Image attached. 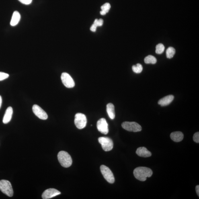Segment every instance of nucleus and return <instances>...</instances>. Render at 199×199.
<instances>
[{"instance_id":"19","label":"nucleus","mask_w":199,"mask_h":199,"mask_svg":"<svg viewBox=\"0 0 199 199\" xmlns=\"http://www.w3.org/2000/svg\"><path fill=\"white\" fill-rule=\"evenodd\" d=\"M175 53V49L172 47H169V48H167L166 52V54L167 58L170 59L172 58L173 56H174Z\"/></svg>"},{"instance_id":"23","label":"nucleus","mask_w":199,"mask_h":199,"mask_svg":"<svg viewBox=\"0 0 199 199\" xmlns=\"http://www.w3.org/2000/svg\"><path fill=\"white\" fill-rule=\"evenodd\" d=\"M9 77L8 74L3 73V72H0V81H3Z\"/></svg>"},{"instance_id":"1","label":"nucleus","mask_w":199,"mask_h":199,"mask_svg":"<svg viewBox=\"0 0 199 199\" xmlns=\"http://www.w3.org/2000/svg\"><path fill=\"white\" fill-rule=\"evenodd\" d=\"M153 174L152 170L146 167H138L134 171V175L135 178L142 181H146L147 177H151Z\"/></svg>"},{"instance_id":"16","label":"nucleus","mask_w":199,"mask_h":199,"mask_svg":"<svg viewBox=\"0 0 199 199\" xmlns=\"http://www.w3.org/2000/svg\"><path fill=\"white\" fill-rule=\"evenodd\" d=\"M21 19V15L18 11H15L13 12L11 17L10 24L11 26H16L20 21Z\"/></svg>"},{"instance_id":"25","label":"nucleus","mask_w":199,"mask_h":199,"mask_svg":"<svg viewBox=\"0 0 199 199\" xmlns=\"http://www.w3.org/2000/svg\"><path fill=\"white\" fill-rule=\"evenodd\" d=\"M21 3L24 4L28 5L32 2V0H18Z\"/></svg>"},{"instance_id":"3","label":"nucleus","mask_w":199,"mask_h":199,"mask_svg":"<svg viewBox=\"0 0 199 199\" xmlns=\"http://www.w3.org/2000/svg\"><path fill=\"white\" fill-rule=\"evenodd\" d=\"M0 190L8 196L11 197L13 196L12 187L9 181L5 179L0 181Z\"/></svg>"},{"instance_id":"12","label":"nucleus","mask_w":199,"mask_h":199,"mask_svg":"<svg viewBox=\"0 0 199 199\" xmlns=\"http://www.w3.org/2000/svg\"><path fill=\"white\" fill-rule=\"evenodd\" d=\"M174 99V96L173 95H169L160 99L158 103L161 106H166L172 102Z\"/></svg>"},{"instance_id":"29","label":"nucleus","mask_w":199,"mask_h":199,"mask_svg":"<svg viewBox=\"0 0 199 199\" xmlns=\"http://www.w3.org/2000/svg\"><path fill=\"white\" fill-rule=\"evenodd\" d=\"M100 13L101 15H106L107 13L104 11H100Z\"/></svg>"},{"instance_id":"30","label":"nucleus","mask_w":199,"mask_h":199,"mask_svg":"<svg viewBox=\"0 0 199 199\" xmlns=\"http://www.w3.org/2000/svg\"><path fill=\"white\" fill-rule=\"evenodd\" d=\"M2 104V97L0 95V108L1 107V105Z\"/></svg>"},{"instance_id":"27","label":"nucleus","mask_w":199,"mask_h":199,"mask_svg":"<svg viewBox=\"0 0 199 199\" xmlns=\"http://www.w3.org/2000/svg\"><path fill=\"white\" fill-rule=\"evenodd\" d=\"M103 20L102 19H100L98 20L99 26H101L103 25Z\"/></svg>"},{"instance_id":"7","label":"nucleus","mask_w":199,"mask_h":199,"mask_svg":"<svg viewBox=\"0 0 199 199\" xmlns=\"http://www.w3.org/2000/svg\"><path fill=\"white\" fill-rule=\"evenodd\" d=\"M99 142L101 144L103 149L105 151H111L113 148V142L110 138L101 137L99 138Z\"/></svg>"},{"instance_id":"9","label":"nucleus","mask_w":199,"mask_h":199,"mask_svg":"<svg viewBox=\"0 0 199 199\" xmlns=\"http://www.w3.org/2000/svg\"><path fill=\"white\" fill-rule=\"evenodd\" d=\"M97 129L101 133L105 135L108 133V124L105 118H101L97 122Z\"/></svg>"},{"instance_id":"22","label":"nucleus","mask_w":199,"mask_h":199,"mask_svg":"<svg viewBox=\"0 0 199 199\" xmlns=\"http://www.w3.org/2000/svg\"><path fill=\"white\" fill-rule=\"evenodd\" d=\"M111 8L110 4L108 3H106L104 4L101 7V11H103L106 13H108Z\"/></svg>"},{"instance_id":"4","label":"nucleus","mask_w":199,"mask_h":199,"mask_svg":"<svg viewBox=\"0 0 199 199\" xmlns=\"http://www.w3.org/2000/svg\"><path fill=\"white\" fill-rule=\"evenodd\" d=\"M100 170L103 177L106 180L110 183L113 184L115 181V178L110 169L106 166L102 165L100 166Z\"/></svg>"},{"instance_id":"20","label":"nucleus","mask_w":199,"mask_h":199,"mask_svg":"<svg viewBox=\"0 0 199 199\" xmlns=\"http://www.w3.org/2000/svg\"><path fill=\"white\" fill-rule=\"evenodd\" d=\"M132 69L134 73H140L143 70V67L141 64H137L136 65L132 66Z\"/></svg>"},{"instance_id":"11","label":"nucleus","mask_w":199,"mask_h":199,"mask_svg":"<svg viewBox=\"0 0 199 199\" xmlns=\"http://www.w3.org/2000/svg\"><path fill=\"white\" fill-rule=\"evenodd\" d=\"M61 193L59 191L54 188H49L45 191L42 195L43 199H48L60 195Z\"/></svg>"},{"instance_id":"10","label":"nucleus","mask_w":199,"mask_h":199,"mask_svg":"<svg viewBox=\"0 0 199 199\" xmlns=\"http://www.w3.org/2000/svg\"><path fill=\"white\" fill-rule=\"evenodd\" d=\"M32 110L35 115L40 119L46 120L48 118V116L46 113L38 105H33Z\"/></svg>"},{"instance_id":"13","label":"nucleus","mask_w":199,"mask_h":199,"mask_svg":"<svg viewBox=\"0 0 199 199\" xmlns=\"http://www.w3.org/2000/svg\"><path fill=\"white\" fill-rule=\"evenodd\" d=\"M13 110L12 107H9L6 111L4 116L3 122L4 124H7L10 122L12 118Z\"/></svg>"},{"instance_id":"28","label":"nucleus","mask_w":199,"mask_h":199,"mask_svg":"<svg viewBox=\"0 0 199 199\" xmlns=\"http://www.w3.org/2000/svg\"><path fill=\"white\" fill-rule=\"evenodd\" d=\"M196 191L197 192V194L198 196H199V186H197L196 187Z\"/></svg>"},{"instance_id":"2","label":"nucleus","mask_w":199,"mask_h":199,"mask_svg":"<svg viewBox=\"0 0 199 199\" xmlns=\"http://www.w3.org/2000/svg\"><path fill=\"white\" fill-rule=\"evenodd\" d=\"M58 158L60 164L64 167L67 168L71 166L73 163V160L71 156L65 151L60 152L58 153Z\"/></svg>"},{"instance_id":"26","label":"nucleus","mask_w":199,"mask_h":199,"mask_svg":"<svg viewBox=\"0 0 199 199\" xmlns=\"http://www.w3.org/2000/svg\"><path fill=\"white\" fill-rule=\"evenodd\" d=\"M97 27L96 26L93 24L91 27L90 30L93 32H95V31L96 30Z\"/></svg>"},{"instance_id":"18","label":"nucleus","mask_w":199,"mask_h":199,"mask_svg":"<svg viewBox=\"0 0 199 199\" xmlns=\"http://www.w3.org/2000/svg\"><path fill=\"white\" fill-rule=\"evenodd\" d=\"M144 62L146 64H155L157 62V60L155 57L151 55H149L145 58Z\"/></svg>"},{"instance_id":"17","label":"nucleus","mask_w":199,"mask_h":199,"mask_svg":"<svg viewBox=\"0 0 199 199\" xmlns=\"http://www.w3.org/2000/svg\"><path fill=\"white\" fill-rule=\"evenodd\" d=\"M107 112L109 117L111 119H114L115 117V108L114 105L112 103H108L107 105Z\"/></svg>"},{"instance_id":"21","label":"nucleus","mask_w":199,"mask_h":199,"mask_svg":"<svg viewBox=\"0 0 199 199\" xmlns=\"http://www.w3.org/2000/svg\"><path fill=\"white\" fill-rule=\"evenodd\" d=\"M165 49L164 46L162 44H159L156 46V53L158 54H161L164 51Z\"/></svg>"},{"instance_id":"24","label":"nucleus","mask_w":199,"mask_h":199,"mask_svg":"<svg viewBox=\"0 0 199 199\" xmlns=\"http://www.w3.org/2000/svg\"><path fill=\"white\" fill-rule=\"evenodd\" d=\"M193 140L197 143H199V133L197 132L194 134L193 136Z\"/></svg>"},{"instance_id":"8","label":"nucleus","mask_w":199,"mask_h":199,"mask_svg":"<svg viewBox=\"0 0 199 199\" xmlns=\"http://www.w3.org/2000/svg\"><path fill=\"white\" fill-rule=\"evenodd\" d=\"M61 79L62 83L66 87L71 88L75 86V82L69 74L66 73H62Z\"/></svg>"},{"instance_id":"15","label":"nucleus","mask_w":199,"mask_h":199,"mask_svg":"<svg viewBox=\"0 0 199 199\" xmlns=\"http://www.w3.org/2000/svg\"><path fill=\"white\" fill-rule=\"evenodd\" d=\"M170 136L171 139L175 142H179L182 141L184 138V135L182 132L180 131L171 133Z\"/></svg>"},{"instance_id":"14","label":"nucleus","mask_w":199,"mask_h":199,"mask_svg":"<svg viewBox=\"0 0 199 199\" xmlns=\"http://www.w3.org/2000/svg\"><path fill=\"white\" fill-rule=\"evenodd\" d=\"M136 153L139 157H149L152 155L151 152L144 147L138 148L136 150Z\"/></svg>"},{"instance_id":"6","label":"nucleus","mask_w":199,"mask_h":199,"mask_svg":"<svg viewBox=\"0 0 199 199\" xmlns=\"http://www.w3.org/2000/svg\"><path fill=\"white\" fill-rule=\"evenodd\" d=\"M122 126L124 129L129 131L138 132L142 130L141 126L135 122H124L122 123Z\"/></svg>"},{"instance_id":"5","label":"nucleus","mask_w":199,"mask_h":199,"mask_svg":"<svg viewBox=\"0 0 199 199\" xmlns=\"http://www.w3.org/2000/svg\"><path fill=\"white\" fill-rule=\"evenodd\" d=\"M74 122L77 128L82 129L85 127L86 125L87 120L86 116L82 113H77L75 115Z\"/></svg>"}]
</instances>
